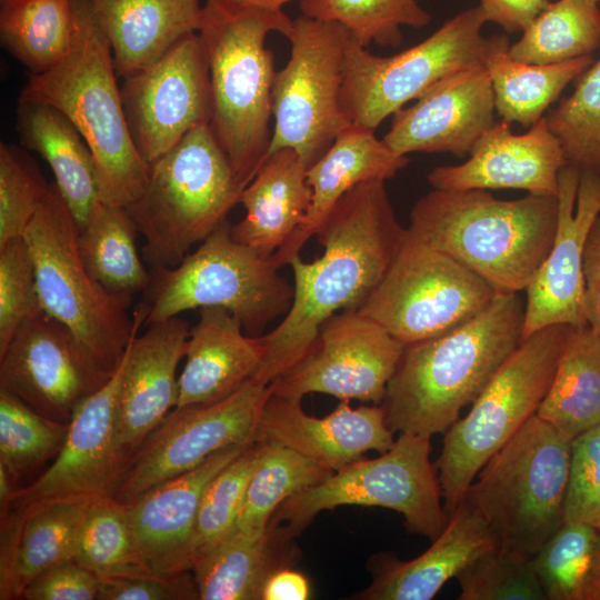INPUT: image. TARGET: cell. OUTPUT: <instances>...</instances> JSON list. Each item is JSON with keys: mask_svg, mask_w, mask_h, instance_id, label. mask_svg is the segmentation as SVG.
Masks as SVG:
<instances>
[{"mask_svg": "<svg viewBox=\"0 0 600 600\" xmlns=\"http://www.w3.org/2000/svg\"><path fill=\"white\" fill-rule=\"evenodd\" d=\"M404 232L384 180L349 190L316 234L322 256L312 262L300 254L289 260L293 299L282 321L261 336L264 352L253 378L270 384L303 357L326 320L339 310H358L383 278Z\"/></svg>", "mask_w": 600, "mask_h": 600, "instance_id": "1", "label": "cell"}, {"mask_svg": "<svg viewBox=\"0 0 600 600\" xmlns=\"http://www.w3.org/2000/svg\"><path fill=\"white\" fill-rule=\"evenodd\" d=\"M524 301L498 293L456 328L404 346L380 406L388 428L444 433L522 340Z\"/></svg>", "mask_w": 600, "mask_h": 600, "instance_id": "2", "label": "cell"}, {"mask_svg": "<svg viewBox=\"0 0 600 600\" xmlns=\"http://www.w3.org/2000/svg\"><path fill=\"white\" fill-rule=\"evenodd\" d=\"M112 50L89 0H73V37L64 58L30 73L19 100L62 112L88 144L100 200L127 208L143 193L150 163L131 134Z\"/></svg>", "mask_w": 600, "mask_h": 600, "instance_id": "3", "label": "cell"}, {"mask_svg": "<svg viewBox=\"0 0 600 600\" xmlns=\"http://www.w3.org/2000/svg\"><path fill=\"white\" fill-rule=\"evenodd\" d=\"M557 221L556 196L502 200L482 189H433L413 204L408 230L497 292L519 293L548 256Z\"/></svg>", "mask_w": 600, "mask_h": 600, "instance_id": "4", "label": "cell"}, {"mask_svg": "<svg viewBox=\"0 0 600 600\" xmlns=\"http://www.w3.org/2000/svg\"><path fill=\"white\" fill-rule=\"evenodd\" d=\"M293 20L229 0H206L198 36L210 80V127L246 188L267 158L271 132L273 54L270 32L288 38Z\"/></svg>", "mask_w": 600, "mask_h": 600, "instance_id": "5", "label": "cell"}, {"mask_svg": "<svg viewBox=\"0 0 600 600\" xmlns=\"http://www.w3.org/2000/svg\"><path fill=\"white\" fill-rule=\"evenodd\" d=\"M243 189L210 123L193 128L150 163L143 193L126 208L144 239L143 259L152 269L179 264L228 220Z\"/></svg>", "mask_w": 600, "mask_h": 600, "instance_id": "6", "label": "cell"}, {"mask_svg": "<svg viewBox=\"0 0 600 600\" xmlns=\"http://www.w3.org/2000/svg\"><path fill=\"white\" fill-rule=\"evenodd\" d=\"M571 440L534 414L481 468L462 501L497 548L532 559L564 522Z\"/></svg>", "mask_w": 600, "mask_h": 600, "instance_id": "7", "label": "cell"}, {"mask_svg": "<svg viewBox=\"0 0 600 600\" xmlns=\"http://www.w3.org/2000/svg\"><path fill=\"white\" fill-rule=\"evenodd\" d=\"M78 233L69 207L57 186L50 184L23 233L34 263L39 302L112 376L144 313L138 307L131 318L132 297L112 293L92 278L79 251Z\"/></svg>", "mask_w": 600, "mask_h": 600, "instance_id": "8", "label": "cell"}, {"mask_svg": "<svg viewBox=\"0 0 600 600\" xmlns=\"http://www.w3.org/2000/svg\"><path fill=\"white\" fill-rule=\"evenodd\" d=\"M226 220L172 268L153 269L140 308L144 324L203 307H219L257 333L290 309L293 286L272 258L237 241Z\"/></svg>", "mask_w": 600, "mask_h": 600, "instance_id": "9", "label": "cell"}, {"mask_svg": "<svg viewBox=\"0 0 600 600\" xmlns=\"http://www.w3.org/2000/svg\"><path fill=\"white\" fill-rule=\"evenodd\" d=\"M568 326L521 340L469 412L446 432L436 463L449 516L489 459L534 414L552 381Z\"/></svg>", "mask_w": 600, "mask_h": 600, "instance_id": "10", "label": "cell"}, {"mask_svg": "<svg viewBox=\"0 0 600 600\" xmlns=\"http://www.w3.org/2000/svg\"><path fill=\"white\" fill-rule=\"evenodd\" d=\"M430 437L400 433L374 459H360L282 502L272 521L296 537L323 510L340 506L382 507L399 512L408 532L437 538L448 522Z\"/></svg>", "mask_w": 600, "mask_h": 600, "instance_id": "11", "label": "cell"}, {"mask_svg": "<svg viewBox=\"0 0 600 600\" xmlns=\"http://www.w3.org/2000/svg\"><path fill=\"white\" fill-rule=\"evenodd\" d=\"M486 22L477 6L447 20L418 44L389 57L372 54L349 33L341 103L351 124L376 131L389 116L442 79L482 64Z\"/></svg>", "mask_w": 600, "mask_h": 600, "instance_id": "12", "label": "cell"}, {"mask_svg": "<svg viewBox=\"0 0 600 600\" xmlns=\"http://www.w3.org/2000/svg\"><path fill=\"white\" fill-rule=\"evenodd\" d=\"M348 36L334 21L304 14L293 20L290 57L272 84L274 126L268 154L291 148L309 169L351 124L341 103Z\"/></svg>", "mask_w": 600, "mask_h": 600, "instance_id": "13", "label": "cell"}, {"mask_svg": "<svg viewBox=\"0 0 600 600\" xmlns=\"http://www.w3.org/2000/svg\"><path fill=\"white\" fill-rule=\"evenodd\" d=\"M498 293L473 271L406 228L390 267L356 311L409 344L456 328Z\"/></svg>", "mask_w": 600, "mask_h": 600, "instance_id": "14", "label": "cell"}, {"mask_svg": "<svg viewBox=\"0 0 600 600\" xmlns=\"http://www.w3.org/2000/svg\"><path fill=\"white\" fill-rule=\"evenodd\" d=\"M270 393L252 378L222 400L173 408L131 459L114 498L128 503L223 448L254 442Z\"/></svg>", "mask_w": 600, "mask_h": 600, "instance_id": "15", "label": "cell"}, {"mask_svg": "<svg viewBox=\"0 0 600 600\" xmlns=\"http://www.w3.org/2000/svg\"><path fill=\"white\" fill-rule=\"evenodd\" d=\"M404 346L359 311L336 313L303 357L270 383L271 392L294 400L326 393L380 404Z\"/></svg>", "mask_w": 600, "mask_h": 600, "instance_id": "16", "label": "cell"}, {"mask_svg": "<svg viewBox=\"0 0 600 600\" xmlns=\"http://www.w3.org/2000/svg\"><path fill=\"white\" fill-rule=\"evenodd\" d=\"M121 97L133 140L149 163L197 126L210 123L209 69L198 32L123 78Z\"/></svg>", "mask_w": 600, "mask_h": 600, "instance_id": "17", "label": "cell"}, {"mask_svg": "<svg viewBox=\"0 0 600 600\" xmlns=\"http://www.w3.org/2000/svg\"><path fill=\"white\" fill-rule=\"evenodd\" d=\"M110 377L68 327L43 311L21 324L0 356V388L61 422Z\"/></svg>", "mask_w": 600, "mask_h": 600, "instance_id": "18", "label": "cell"}, {"mask_svg": "<svg viewBox=\"0 0 600 600\" xmlns=\"http://www.w3.org/2000/svg\"><path fill=\"white\" fill-rule=\"evenodd\" d=\"M124 363L123 354L109 380L76 407L66 442L53 463L34 482L17 490L11 508L114 498L127 471L116 441Z\"/></svg>", "mask_w": 600, "mask_h": 600, "instance_id": "19", "label": "cell"}, {"mask_svg": "<svg viewBox=\"0 0 600 600\" xmlns=\"http://www.w3.org/2000/svg\"><path fill=\"white\" fill-rule=\"evenodd\" d=\"M558 221L551 249L524 290L522 340L549 326H583V251L600 214V176L563 167L558 177Z\"/></svg>", "mask_w": 600, "mask_h": 600, "instance_id": "20", "label": "cell"}, {"mask_svg": "<svg viewBox=\"0 0 600 600\" xmlns=\"http://www.w3.org/2000/svg\"><path fill=\"white\" fill-rule=\"evenodd\" d=\"M494 96L486 68L462 69L432 86L392 117L383 141L394 152L469 154L494 122Z\"/></svg>", "mask_w": 600, "mask_h": 600, "instance_id": "21", "label": "cell"}, {"mask_svg": "<svg viewBox=\"0 0 600 600\" xmlns=\"http://www.w3.org/2000/svg\"><path fill=\"white\" fill-rule=\"evenodd\" d=\"M137 329L126 350L120 382L116 441L127 469L131 459L176 408L179 393L177 368L186 356L190 328L179 316Z\"/></svg>", "mask_w": 600, "mask_h": 600, "instance_id": "22", "label": "cell"}, {"mask_svg": "<svg viewBox=\"0 0 600 600\" xmlns=\"http://www.w3.org/2000/svg\"><path fill=\"white\" fill-rule=\"evenodd\" d=\"M468 160L432 169L433 189H518L536 194H558V177L567 166L562 147L542 117L522 134L510 123L496 122L477 141Z\"/></svg>", "mask_w": 600, "mask_h": 600, "instance_id": "23", "label": "cell"}, {"mask_svg": "<svg viewBox=\"0 0 600 600\" xmlns=\"http://www.w3.org/2000/svg\"><path fill=\"white\" fill-rule=\"evenodd\" d=\"M251 443L223 448L198 467L123 503L152 573L168 576L192 570L193 529L203 493L212 479Z\"/></svg>", "mask_w": 600, "mask_h": 600, "instance_id": "24", "label": "cell"}, {"mask_svg": "<svg viewBox=\"0 0 600 600\" xmlns=\"http://www.w3.org/2000/svg\"><path fill=\"white\" fill-rule=\"evenodd\" d=\"M288 447L337 471L360 460L367 451L379 453L393 446V432L380 404L351 408L341 400L329 414H307L301 400L273 394L268 397L256 430L254 442Z\"/></svg>", "mask_w": 600, "mask_h": 600, "instance_id": "25", "label": "cell"}, {"mask_svg": "<svg viewBox=\"0 0 600 600\" xmlns=\"http://www.w3.org/2000/svg\"><path fill=\"white\" fill-rule=\"evenodd\" d=\"M89 501L11 508L1 518L0 599H21L40 573L76 558Z\"/></svg>", "mask_w": 600, "mask_h": 600, "instance_id": "26", "label": "cell"}, {"mask_svg": "<svg viewBox=\"0 0 600 600\" xmlns=\"http://www.w3.org/2000/svg\"><path fill=\"white\" fill-rule=\"evenodd\" d=\"M229 310L203 307L190 328L186 363L178 377L177 407L227 398L258 371L264 352L261 336L247 337Z\"/></svg>", "mask_w": 600, "mask_h": 600, "instance_id": "27", "label": "cell"}, {"mask_svg": "<svg viewBox=\"0 0 600 600\" xmlns=\"http://www.w3.org/2000/svg\"><path fill=\"white\" fill-rule=\"evenodd\" d=\"M496 542L480 517L463 501L448 516V522L431 546L411 560L379 558L373 580L361 591L366 600H430L451 578Z\"/></svg>", "mask_w": 600, "mask_h": 600, "instance_id": "28", "label": "cell"}, {"mask_svg": "<svg viewBox=\"0 0 600 600\" xmlns=\"http://www.w3.org/2000/svg\"><path fill=\"white\" fill-rule=\"evenodd\" d=\"M408 156L390 149L374 131L350 124L326 153L307 170L312 189L309 211L289 241L272 257L277 268L300 254L316 236L338 201L356 186L371 180H388L409 164Z\"/></svg>", "mask_w": 600, "mask_h": 600, "instance_id": "29", "label": "cell"}, {"mask_svg": "<svg viewBox=\"0 0 600 600\" xmlns=\"http://www.w3.org/2000/svg\"><path fill=\"white\" fill-rule=\"evenodd\" d=\"M307 170L291 148L269 153L242 191L246 214L231 227L233 238L272 258L302 224L311 206Z\"/></svg>", "mask_w": 600, "mask_h": 600, "instance_id": "30", "label": "cell"}, {"mask_svg": "<svg viewBox=\"0 0 600 600\" xmlns=\"http://www.w3.org/2000/svg\"><path fill=\"white\" fill-rule=\"evenodd\" d=\"M110 43L116 72L126 78L198 32L200 0H89Z\"/></svg>", "mask_w": 600, "mask_h": 600, "instance_id": "31", "label": "cell"}, {"mask_svg": "<svg viewBox=\"0 0 600 600\" xmlns=\"http://www.w3.org/2000/svg\"><path fill=\"white\" fill-rule=\"evenodd\" d=\"M293 537L272 520L256 531L234 530L192 567L201 600H261L268 578L293 560Z\"/></svg>", "mask_w": 600, "mask_h": 600, "instance_id": "32", "label": "cell"}, {"mask_svg": "<svg viewBox=\"0 0 600 600\" xmlns=\"http://www.w3.org/2000/svg\"><path fill=\"white\" fill-rule=\"evenodd\" d=\"M21 144L49 164L54 184L80 230L100 199L92 153L73 123L52 106L19 100Z\"/></svg>", "mask_w": 600, "mask_h": 600, "instance_id": "33", "label": "cell"}, {"mask_svg": "<svg viewBox=\"0 0 600 600\" xmlns=\"http://www.w3.org/2000/svg\"><path fill=\"white\" fill-rule=\"evenodd\" d=\"M504 34L486 37L482 66L494 96L496 111L508 123L532 127L563 89L576 81L594 61L592 56L573 60L534 64L513 59Z\"/></svg>", "mask_w": 600, "mask_h": 600, "instance_id": "34", "label": "cell"}, {"mask_svg": "<svg viewBox=\"0 0 600 600\" xmlns=\"http://www.w3.org/2000/svg\"><path fill=\"white\" fill-rule=\"evenodd\" d=\"M537 416L570 440L600 424V338L589 324L568 326Z\"/></svg>", "mask_w": 600, "mask_h": 600, "instance_id": "35", "label": "cell"}, {"mask_svg": "<svg viewBox=\"0 0 600 600\" xmlns=\"http://www.w3.org/2000/svg\"><path fill=\"white\" fill-rule=\"evenodd\" d=\"M137 228L123 207L98 200L79 230L78 246L83 263L102 287L132 297L151 283L137 244Z\"/></svg>", "mask_w": 600, "mask_h": 600, "instance_id": "36", "label": "cell"}, {"mask_svg": "<svg viewBox=\"0 0 600 600\" xmlns=\"http://www.w3.org/2000/svg\"><path fill=\"white\" fill-rule=\"evenodd\" d=\"M72 37L73 0H1V43L31 73L61 61Z\"/></svg>", "mask_w": 600, "mask_h": 600, "instance_id": "37", "label": "cell"}, {"mask_svg": "<svg viewBox=\"0 0 600 600\" xmlns=\"http://www.w3.org/2000/svg\"><path fill=\"white\" fill-rule=\"evenodd\" d=\"M256 446L257 462L236 524L241 531L263 529L282 502L334 472L288 447L263 441Z\"/></svg>", "mask_w": 600, "mask_h": 600, "instance_id": "38", "label": "cell"}, {"mask_svg": "<svg viewBox=\"0 0 600 600\" xmlns=\"http://www.w3.org/2000/svg\"><path fill=\"white\" fill-rule=\"evenodd\" d=\"M600 46V9L590 0L551 2L523 31L509 54L519 61L551 64L592 53Z\"/></svg>", "mask_w": 600, "mask_h": 600, "instance_id": "39", "label": "cell"}, {"mask_svg": "<svg viewBox=\"0 0 600 600\" xmlns=\"http://www.w3.org/2000/svg\"><path fill=\"white\" fill-rule=\"evenodd\" d=\"M74 560L100 580L152 573L139 549L126 504L113 497L90 503Z\"/></svg>", "mask_w": 600, "mask_h": 600, "instance_id": "40", "label": "cell"}, {"mask_svg": "<svg viewBox=\"0 0 600 600\" xmlns=\"http://www.w3.org/2000/svg\"><path fill=\"white\" fill-rule=\"evenodd\" d=\"M600 561V530L563 522L532 557L547 600H588Z\"/></svg>", "mask_w": 600, "mask_h": 600, "instance_id": "41", "label": "cell"}, {"mask_svg": "<svg viewBox=\"0 0 600 600\" xmlns=\"http://www.w3.org/2000/svg\"><path fill=\"white\" fill-rule=\"evenodd\" d=\"M300 10L340 23L363 47H397L402 27L421 29L431 20L417 0H301Z\"/></svg>", "mask_w": 600, "mask_h": 600, "instance_id": "42", "label": "cell"}, {"mask_svg": "<svg viewBox=\"0 0 600 600\" xmlns=\"http://www.w3.org/2000/svg\"><path fill=\"white\" fill-rule=\"evenodd\" d=\"M69 422L44 417L0 388V463L14 481L61 451Z\"/></svg>", "mask_w": 600, "mask_h": 600, "instance_id": "43", "label": "cell"}, {"mask_svg": "<svg viewBox=\"0 0 600 600\" xmlns=\"http://www.w3.org/2000/svg\"><path fill=\"white\" fill-rule=\"evenodd\" d=\"M567 164L600 176V58L576 80L572 93L546 117Z\"/></svg>", "mask_w": 600, "mask_h": 600, "instance_id": "44", "label": "cell"}, {"mask_svg": "<svg viewBox=\"0 0 600 600\" xmlns=\"http://www.w3.org/2000/svg\"><path fill=\"white\" fill-rule=\"evenodd\" d=\"M257 454L253 442L208 484L193 529V564L201 554L234 531Z\"/></svg>", "mask_w": 600, "mask_h": 600, "instance_id": "45", "label": "cell"}, {"mask_svg": "<svg viewBox=\"0 0 600 600\" xmlns=\"http://www.w3.org/2000/svg\"><path fill=\"white\" fill-rule=\"evenodd\" d=\"M459 600H546L531 559L493 548L457 576Z\"/></svg>", "mask_w": 600, "mask_h": 600, "instance_id": "46", "label": "cell"}, {"mask_svg": "<svg viewBox=\"0 0 600 600\" xmlns=\"http://www.w3.org/2000/svg\"><path fill=\"white\" fill-rule=\"evenodd\" d=\"M49 189L31 159L13 146L0 144V246L23 237Z\"/></svg>", "mask_w": 600, "mask_h": 600, "instance_id": "47", "label": "cell"}, {"mask_svg": "<svg viewBox=\"0 0 600 600\" xmlns=\"http://www.w3.org/2000/svg\"><path fill=\"white\" fill-rule=\"evenodd\" d=\"M40 311L30 249L23 237L12 239L0 246V356L21 324Z\"/></svg>", "mask_w": 600, "mask_h": 600, "instance_id": "48", "label": "cell"}, {"mask_svg": "<svg viewBox=\"0 0 600 600\" xmlns=\"http://www.w3.org/2000/svg\"><path fill=\"white\" fill-rule=\"evenodd\" d=\"M564 522L600 530V424L571 440Z\"/></svg>", "mask_w": 600, "mask_h": 600, "instance_id": "49", "label": "cell"}, {"mask_svg": "<svg viewBox=\"0 0 600 600\" xmlns=\"http://www.w3.org/2000/svg\"><path fill=\"white\" fill-rule=\"evenodd\" d=\"M199 599L194 577L189 571L158 576L143 574L100 580L98 600H194Z\"/></svg>", "mask_w": 600, "mask_h": 600, "instance_id": "50", "label": "cell"}, {"mask_svg": "<svg viewBox=\"0 0 600 600\" xmlns=\"http://www.w3.org/2000/svg\"><path fill=\"white\" fill-rule=\"evenodd\" d=\"M100 579L74 559L56 564L36 577L23 590L26 600H96Z\"/></svg>", "mask_w": 600, "mask_h": 600, "instance_id": "51", "label": "cell"}, {"mask_svg": "<svg viewBox=\"0 0 600 600\" xmlns=\"http://www.w3.org/2000/svg\"><path fill=\"white\" fill-rule=\"evenodd\" d=\"M582 274L587 323L600 338V214L586 241Z\"/></svg>", "mask_w": 600, "mask_h": 600, "instance_id": "52", "label": "cell"}, {"mask_svg": "<svg viewBox=\"0 0 600 600\" xmlns=\"http://www.w3.org/2000/svg\"><path fill=\"white\" fill-rule=\"evenodd\" d=\"M487 22L512 33L524 31L551 3L549 0H479Z\"/></svg>", "mask_w": 600, "mask_h": 600, "instance_id": "53", "label": "cell"}, {"mask_svg": "<svg viewBox=\"0 0 600 600\" xmlns=\"http://www.w3.org/2000/svg\"><path fill=\"white\" fill-rule=\"evenodd\" d=\"M310 598V584L300 572L281 568L267 580L261 600H307Z\"/></svg>", "mask_w": 600, "mask_h": 600, "instance_id": "54", "label": "cell"}, {"mask_svg": "<svg viewBox=\"0 0 600 600\" xmlns=\"http://www.w3.org/2000/svg\"><path fill=\"white\" fill-rule=\"evenodd\" d=\"M242 6L260 8L266 10H282V7L291 0H229Z\"/></svg>", "mask_w": 600, "mask_h": 600, "instance_id": "55", "label": "cell"}, {"mask_svg": "<svg viewBox=\"0 0 600 600\" xmlns=\"http://www.w3.org/2000/svg\"><path fill=\"white\" fill-rule=\"evenodd\" d=\"M588 600H600V561L589 592Z\"/></svg>", "mask_w": 600, "mask_h": 600, "instance_id": "56", "label": "cell"}, {"mask_svg": "<svg viewBox=\"0 0 600 600\" xmlns=\"http://www.w3.org/2000/svg\"><path fill=\"white\" fill-rule=\"evenodd\" d=\"M590 1L596 2V3H599V2H600V0H590Z\"/></svg>", "mask_w": 600, "mask_h": 600, "instance_id": "57", "label": "cell"}]
</instances>
